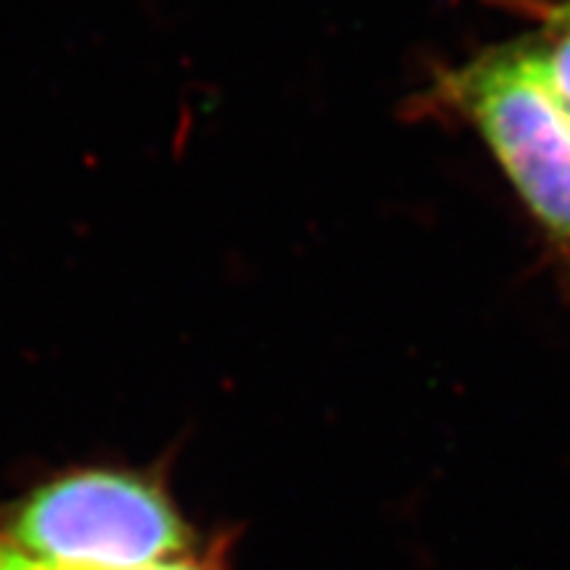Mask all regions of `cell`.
I'll list each match as a JSON object with an SVG mask.
<instances>
[{
	"label": "cell",
	"mask_w": 570,
	"mask_h": 570,
	"mask_svg": "<svg viewBox=\"0 0 570 570\" xmlns=\"http://www.w3.org/2000/svg\"><path fill=\"white\" fill-rule=\"evenodd\" d=\"M0 541L56 562L132 570L196 552L188 520L159 475L125 468L67 470L0 515Z\"/></svg>",
	"instance_id": "obj_1"
},
{
	"label": "cell",
	"mask_w": 570,
	"mask_h": 570,
	"mask_svg": "<svg viewBox=\"0 0 570 570\" xmlns=\"http://www.w3.org/2000/svg\"><path fill=\"white\" fill-rule=\"evenodd\" d=\"M444 90L570 254V117L539 51L483 56L449 75Z\"/></svg>",
	"instance_id": "obj_2"
},
{
	"label": "cell",
	"mask_w": 570,
	"mask_h": 570,
	"mask_svg": "<svg viewBox=\"0 0 570 570\" xmlns=\"http://www.w3.org/2000/svg\"><path fill=\"white\" fill-rule=\"evenodd\" d=\"M0 570H92V568H71V566H56V562L32 558V554L17 550V547L0 541ZM132 570H225L223 552L219 550H196L185 558L159 562V566L132 568Z\"/></svg>",
	"instance_id": "obj_3"
},
{
	"label": "cell",
	"mask_w": 570,
	"mask_h": 570,
	"mask_svg": "<svg viewBox=\"0 0 570 570\" xmlns=\"http://www.w3.org/2000/svg\"><path fill=\"white\" fill-rule=\"evenodd\" d=\"M562 30L558 38L552 40V46L541 48V63H544L547 77H550V85L554 96L560 98L562 109L570 117V6L562 9Z\"/></svg>",
	"instance_id": "obj_4"
}]
</instances>
